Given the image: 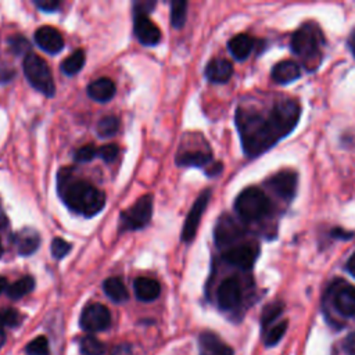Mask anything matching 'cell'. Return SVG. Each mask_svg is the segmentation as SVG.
Instances as JSON below:
<instances>
[{
  "label": "cell",
  "instance_id": "cell-26",
  "mask_svg": "<svg viewBox=\"0 0 355 355\" xmlns=\"http://www.w3.org/2000/svg\"><path fill=\"white\" fill-rule=\"evenodd\" d=\"M85 61H86V57H85V51L78 49L75 50L72 54H69L62 62H61V69L65 75H75L78 73L83 65H85Z\"/></svg>",
  "mask_w": 355,
  "mask_h": 355
},
{
  "label": "cell",
  "instance_id": "cell-36",
  "mask_svg": "<svg viewBox=\"0 0 355 355\" xmlns=\"http://www.w3.org/2000/svg\"><path fill=\"white\" fill-rule=\"evenodd\" d=\"M72 245L65 241L64 239L61 237H55L53 241H51V254L55 259H61L64 258L69 251H71Z\"/></svg>",
  "mask_w": 355,
  "mask_h": 355
},
{
  "label": "cell",
  "instance_id": "cell-29",
  "mask_svg": "<svg viewBox=\"0 0 355 355\" xmlns=\"http://www.w3.org/2000/svg\"><path fill=\"white\" fill-rule=\"evenodd\" d=\"M96 130L100 137H111L119 130V119L114 115L104 116L98 121Z\"/></svg>",
  "mask_w": 355,
  "mask_h": 355
},
{
  "label": "cell",
  "instance_id": "cell-15",
  "mask_svg": "<svg viewBox=\"0 0 355 355\" xmlns=\"http://www.w3.org/2000/svg\"><path fill=\"white\" fill-rule=\"evenodd\" d=\"M36 44L49 54H57L64 49L62 35L53 26H40L35 32Z\"/></svg>",
  "mask_w": 355,
  "mask_h": 355
},
{
  "label": "cell",
  "instance_id": "cell-38",
  "mask_svg": "<svg viewBox=\"0 0 355 355\" xmlns=\"http://www.w3.org/2000/svg\"><path fill=\"white\" fill-rule=\"evenodd\" d=\"M33 3L37 8H40L44 12H53L60 7V1L57 0H35Z\"/></svg>",
  "mask_w": 355,
  "mask_h": 355
},
{
  "label": "cell",
  "instance_id": "cell-6",
  "mask_svg": "<svg viewBox=\"0 0 355 355\" xmlns=\"http://www.w3.org/2000/svg\"><path fill=\"white\" fill-rule=\"evenodd\" d=\"M153 196H141L130 208L121 214V232L146 227L153 216Z\"/></svg>",
  "mask_w": 355,
  "mask_h": 355
},
{
  "label": "cell",
  "instance_id": "cell-47",
  "mask_svg": "<svg viewBox=\"0 0 355 355\" xmlns=\"http://www.w3.org/2000/svg\"><path fill=\"white\" fill-rule=\"evenodd\" d=\"M1 254H3V245H1V240H0V257H1Z\"/></svg>",
  "mask_w": 355,
  "mask_h": 355
},
{
  "label": "cell",
  "instance_id": "cell-17",
  "mask_svg": "<svg viewBox=\"0 0 355 355\" xmlns=\"http://www.w3.org/2000/svg\"><path fill=\"white\" fill-rule=\"evenodd\" d=\"M233 75V65L225 58H214L205 67V76L212 83H225Z\"/></svg>",
  "mask_w": 355,
  "mask_h": 355
},
{
  "label": "cell",
  "instance_id": "cell-30",
  "mask_svg": "<svg viewBox=\"0 0 355 355\" xmlns=\"http://www.w3.org/2000/svg\"><path fill=\"white\" fill-rule=\"evenodd\" d=\"M287 330V320H282L279 323H276L272 327H268L266 333H265V344L268 347H272L275 344H277L280 341V338L284 336Z\"/></svg>",
  "mask_w": 355,
  "mask_h": 355
},
{
  "label": "cell",
  "instance_id": "cell-40",
  "mask_svg": "<svg viewBox=\"0 0 355 355\" xmlns=\"http://www.w3.org/2000/svg\"><path fill=\"white\" fill-rule=\"evenodd\" d=\"M343 347H344V351H345L347 355H355V331L349 333V334L344 338Z\"/></svg>",
  "mask_w": 355,
  "mask_h": 355
},
{
  "label": "cell",
  "instance_id": "cell-28",
  "mask_svg": "<svg viewBox=\"0 0 355 355\" xmlns=\"http://www.w3.org/2000/svg\"><path fill=\"white\" fill-rule=\"evenodd\" d=\"M80 352L83 355H104L105 345L94 336H86L79 343Z\"/></svg>",
  "mask_w": 355,
  "mask_h": 355
},
{
  "label": "cell",
  "instance_id": "cell-21",
  "mask_svg": "<svg viewBox=\"0 0 355 355\" xmlns=\"http://www.w3.org/2000/svg\"><path fill=\"white\" fill-rule=\"evenodd\" d=\"M133 290L136 294V298L143 302H150L158 298L161 293V286L157 280L150 277H137L133 283Z\"/></svg>",
  "mask_w": 355,
  "mask_h": 355
},
{
  "label": "cell",
  "instance_id": "cell-45",
  "mask_svg": "<svg viewBox=\"0 0 355 355\" xmlns=\"http://www.w3.org/2000/svg\"><path fill=\"white\" fill-rule=\"evenodd\" d=\"M7 287H8L7 279H6V277H3V276H0V294H1L3 291H6V290H7Z\"/></svg>",
  "mask_w": 355,
  "mask_h": 355
},
{
  "label": "cell",
  "instance_id": "cell-8",
  "mask_svg": "<svg viewBox=\"0 0 355 355\" xmlns=\"http://www.w3.org/2000/svg\"><path fill=\"white\" fill-rule=\"evenodd\" d=\"M334 309L347 318L355 316V286L344 280H336L330 287Z\"/></svg>",
  "mask_w": 355,
  "mask_h": 355
},
{
  "label": "cell",
  "instance_id": "cell-4",
  "mask_svg": "<svg viewBox=\"0 0 355 355\" xmlns=\"http://www.w3.org/2000/svg\"><path fill=\"white\" fill-rule=\"evenodd\" d=\"M272 209L266 194L258 187L244 189L234 201V211L245 222L263 219Z\"/></svg>",
  "mask_w": 355,
  "mask_h": 355
},
{
  "label": "cell",
  "instance_id": "cell-16",
  "mask_svg": "<svg viewBox=\"0 0 355 355\" xmlns=\"http://www.w3.org/2000/svg\"><path fill=\"white\" fill-rule=\"evenodd\" d=\"M14 244L19 255H31L40 245V234L32 227H24L14 234Z\"/></svg>",
  "mask_w": 355,
  "mask_h": 355
},
{
  "label": "cell",
  "instance_id": "cell-33",
  "mask_svg": "<svg viewBox=\"0 0 355 355\" xmlns=\"http://www.w3.org/2000/svg\"><path fill=\"white\" fill-rule=\"evenodd\" d=\"M21 322H22V315L17 309L7 308V309L0 311V329L3 326L15 327V326L21 324Z\"/></svg>",
  "mask_w": 355,
  "mask_h": 355
},
{
  "label": "cell",
  "instance_id": "cell-7",
  "mask_svg": "<svg viewBox=\"0 0 355 355\" xmlns=\"http://www.w3.org/2000/svg\"><path fill=\"white\" fill-rule=\"evenodd\" d=\"M244 236L243 226L230 215H222L214 229V239L219 248H229Z\"/></svg>",
  "mask_w": 355,
  "mask_h": 355
},
{
  "label": "cell",
  "instance_id": "cell-14",
  "mask_svg": "<svg viewBox=\"0 0 355 355\" xmlns=\"http://www.w3.org/2000/svg\"><path fill=\"white\" fill-rule=\"evenodd\" d=\"M133 32L143 46H155L161 40L159 28L147 15L135 17Z\"/></svg>",
  "mask_w": 355,
  "mask_h": 355
},
{
  "label": "cell",
  "instance_id": "cell-34",
  "mask_svg": "<svg viewBox=\"0 0 355 355\" xmlns=\"http://www.w3.org/2000/svg\"><path fill=\"white\" fill-rule=\"evenodd\" d=\"M96 157H98V148L94 144H85L73 153L76 162H89Z\"/></svg>",
  "mask_w": 355,
  "mask_h": 355
},
{
  "label": "cell",
  "instance_id": "cell-22",
  "mask_svg": "<svg viewBox=\"0 0 355 355\" xmlns=\"http://www.w3.org/2000/svg\"><path fill=\"white\" fill-rule=\"evenodd\" d=\"M254 44H255V40L254 37H251L250 35L247 33H239L236 36H233L229 42H227V49L230 51V54L239 60V61H243L245 60L250 53L254 49Z\"/></svg>",
  "mask_w": 355,
  "mask_h": 355
},
{
  "label": "cell",
  "instance_id": "cell-12",
  "mask_svg": "<svg viewBox=\"0 0 355 355\" xmlns=\"http://www.w3.org/2000/svg\"><path fill=\"white\" fill-rule=\"evenodd\" d=\"M298 176L291 169H283L266 180L268 187L280 198L290 201L297 191Z\"/></svg>",
  "mask_w": 355,
  "mask_h": 355
},
{
  "label": "cell",
  "instance_id": "cell-31",
  "mask_svg": "<svg viewBox=\"0 0 355 355\" xmlns=\"http://www.w3.org/2000/svg\"><path fill=\"white\" fill-rule=\"evenodd\" d=\"M25 351L28 355H50L49 341L44 336H39L26 345Z\"/></svg>",
  "mask_w": 355,
  "mask_h": 355
},
{
  "label": "cell",
  "instance_id": "cell-32",
  "mask_svg": "<svg viewBox=\"0 0 355 355\" xmlns=\"http://www.w3.org/2000/svg\"><path fill=\"white\" fill-rule=\"evenodd\" d=\"M283 311V304L282 302H272L269 305L265 306L263 312H262V327L263 330L266 327H269V324L277 319V316L282 313Z\"/></svg>",
  "mask_w": 355,
  "mask_h": 355
},
{
  "label": "cell",
  "instance_id": "cell-44",
  "mask_svg": "<svg viewBox=\"0 0 355 355\" xmlns=\"http://www.w3.org/2000/svg\"><path fill=\"white\" fill-rule=\"evenodd\" d=\"M348 47H349V50L352 51V54L355 57V29L352 31V33L348 37Z\"/></svg>",
  "mask_w": 355,
  "mask_h": 355
},
{
  "label": "cell",
  "instance_id": "cell-24",
  "mask_svg": "<svg viewBox=\"0 0 355 355\" xmlns=\"http://www.w3.org/2000/svg\"><path fill=\"white\" fill-rule=\"evenodd\" d=\"M103 290L114 302H125L129 298L128 290L119 277H108L103 283Z\"/></svg>",
  "mask_w": 355,
  "mask_h": 355
},
{
  "label": "cell",
  "instance_id": "cell-18",
  "mask_svg": "<svg viewBox=\"0 0 355 355\" xmlns=\"http://www.w3.org/2000/svg\"><path fill=\"white\" fill-rule=\"evenodd\" d=\"M198 343L202 355H233V349L211 331H202Z\"/></svg>",
  "mask_w": 355,
  "mask_h": 355
},
{
  "label": "cell",
  "instance_id": "cell-1",
  "mask_svg": "<svg viewBox=\"0 0 355 355\" xmlns=\"http://www.w3.org/2000/svg\"><path fill=\"white\" fill-rule=\"evenodd\" d=\"M300 115V104L290 98L276 101L266 111L239 107L236 126L245 155L258 157L290 135L297 126Z\"/></svg>",
  "mask_w": 355,
  "mask_h": 355
},
{
  "label": "cell",
  "instance_id": "cell-35",
  "mask_svg": "<svg viewBox=\"0 0 355 355\" xmlns=\"http://www.w3.org/2000/svg\"><path fill=\"white\" fill-rule=\"evenodd\" d=\"M8 47L10 50L15 54V55H21V54H28L29 50V42L21 36V35H14L8 37Z\"/></svg>",
  "mask_w": 355,
  "mask_h": 355
},
{
  "label": "cell",
  "instance_id": "cell-39",
  "mask_svg": "<svg viewBox=\"0 0 355 355\" xmlns=\"http://www.w3.org/2000/svg\"><path fill=\"white\" fill-rule=\"evenodd\" d=\"M155 6V1H137L133 4L135 17L136 15H147Z\"/></svg>",
  "mask_w": 355,
  "mask_h": 355
},
{
  "label": "cell",
  "instance_id": "cell-9",
  "mask_svg": "<svg viewBox=\"0 0 355 355\" xmlns=\"http://www.w3.org/2000/svg\"><path fill=\"white\" fill-rule=\"evenodd\" d=\"M259 247L257 243H237L226 248L222 258L233 266L240 269H251L258 258Z\"/></svg>",
  "mask_w": 355,
  "mask_h": 355
},
{
  "label": "cell",
  "instance_id": "cell-27",
  "mask_svg": "<svg viewBox=\"0 0 355 355\" xmlns=\"http://www.w3.org/2000/svg\"><path fill=\"white\" fill-rule=\"evenodd\" d=\"M187 3L183 0H173L171 3V25L176 29L182 28L186 22Z\"/></svg>",
  "mask_w": 355,
  "mask_h": 355
},
{
  "label": "cell",
  "instance_id": "cell-46",
  "mask_svg": "<svg viewBox=\"0 0 355 355\" xmlns=\"http://www.w3.org/2000/svg\"><path fill=\"white\" fill-rule=\"evenodd\" d=\"M4 343H6V333L3 329H0V348L4 345Z\"/></svg>",
  "mask_w": 355,
  "mask_h": 355
},
{
  "label": "cell",
  "instance_id": "cell-41",
  "mask_svg": "<svg viewBox=\"0 0 355 355\" xmlns=\"http://www.w3.org/2000/svg\"><path fill=\"white\" fill-rule=\"evenodd\" d=\"M12 76H14V71L7 69V68L0 69V83H6V82L11 80Z\"/></svg>",
  "mask_w": 355,
  "mask_h": 355
},
{
  "label": "cell",
  "instance_id": "cell-37",
  "mask_svg": "<svg viewBox=\"0 0 355 355\" xmlns=\"http://www.w3.org/2000/svg\"><path fill=\"white\" fill-rule=\"evenodd\" d=\"M119 153V148L116 144H104L101 147H98V157L104 161V162H112L116 159Z\"/></svg>",
  "mask_w": 355,
  "mask_h": 355
},
{
  "label": "cell",
  "instance_id": "cell-20",
  "mask_svg": "<svg viewBox=\"0 0 355 355\" xmlns=\"http://www.w3.org/2000/svg\"><path fill=\"white\" fill-rule=\"evenodd\" d=\"M115 83L110 78H98L87 86V94L92 100L105 103L115 96Z\"/></svg>",
  "mask_w": 355,
  "mask_h": 355
},
{
  "label": "cell",
  "instance_id": "cell-13",
  "mask_svg": "<svg viewBox=\"0 0 355 355\" xmlns=\"http://www.w3.org/2000/svg\"><path fill=\"white\" fill-rule=\"evenodd\" d=\"M241 284L236 277L225 279L216 291L218 306L222 311H232L237 308L241 302Z\"/></svg>",
  "mask_w": 355,
  "mask_h": 355
},
{
  "label": "cell",
  "instance_id": "cell-11",
  "mask_svg": "<svg viewBox=\"0 0 355 355\" xmlns=\"http://www.w3.org/2000/svg\"><path fill=\"white\" fill-rule=\"evenodd\" d=\"M209 198H211V190L207 189L194 201L191 209L189 211V214L186 216V220H184V225H183V229H182V236H180L182 241L190 243L196 237L201 216H202V214H204V211H205V208L209 202Z\"/></svg>",
  "mask_w": 355,
  "mask_h": 355
},
{
  "label": "cell",
  "instance_id": "cell-23",
  "mask_svg": "<svg viewBox=\"0 0 355 355\" xmlns=\"http://www.w3.org/2000/svg\"><path fill=\"white\" fill-rule=\"evenodd\" d=\"M212 155L209 151L204 150H189V151H182L176 157V164L179 166H205L211 162Z\"/></svg>",
  "mask_w": 355,
  "mask_h": 355
},
{
  "label": "cell",
  "instance_id": "cell-25",
  "mask_svg": "<svg viewBox=\"0 0 355 355\" xmlns=\"http://www.w3.org/2000/svg\"><path fill=\"white\" fill-rule=\"evenodd\" d=\"M35 288V280L32 276H24L7 287V295L11 300H19L29 294Z\"/></svg>",
  "mask_w": 355,
  "mask_h": 355
},
{
  "label": "cell",
  "instance_id": "cell-19",
  "mask_svg": "<svg viewBox=\"0 0 355 355\" xmlns=\"http://www.w3.org/2000/svg\"><path fill=\"white\" fill-rule=\"evenodd\" d=\"M272 79L279 85H287L290 82H294L301 75V68L295 61L291 60H283L273 65L272 68Z\"/></svg>",
  "mask_w": 355,
  "mask_h": 355
},
{
  "label": "cell",
  "instance_id": "cell-3",
  "mask_svg": "<svg viewBox=\"0 0 355 355\" xmlns=\"http://www.w3.org/2000/svg\"><path fill=\"white\" fill-rule=\"evenodd\" d=\"M291 51L301 60L308 71H313L322 62L324 36L316 22L302 24L291 36Z\"/></svg>",
  "mask_w": 355,
  "mask_h": 355
},
{
  "label": "cell",
  "instance_id": "cell-2",
  "mask_svg": "<svg viewBox=\"0 0 355 355\" xmlns=\"http://www.w3.org/2000/svg\"><path fill=\"white\" fill-rule=\"evenodd\" d=\"M72 168H62L57 175V189L62 202L75 214L92 218L105 205V194L86 180L75 179Z\"/></svg>",
  "mask_w": 355,
  "mask_h": 355
},
{
  "label": "cell",
  "instance_id": "cell-43",
  "mask_svg": "<svg viewBox=\"0 0 355 355\" xmlns=\"http://www.w3.org/2000/svg\"><path fill=\"white\" fill-rule=\"evenodd\" d=\"M220 171H222V164H220V162H216V164H214L209 169H207V175H208V176H215V175H218Z\"/></svg>",
  "mask_w": 355,
  "mask_h": 355
},
{
  "label": "cell",
  "instance_id": "cell-10",
  "mask_svg": "<svg viewBox=\"0 0 355 355\" xmlns=\"http://www.w3.org/2000/svg\"><path fill=\"white\" fill-rule=\"evenodd\" d=\"M79 324L85 331L90 333L105 330L111 324L110 309L98 302L90 304L82 311Z\"/></svg>",
  "mask_w": 355,
  "mask_h": 355
},
{
  "label": "cell",
  "instance_id": "cell-42",
  "mask_svg": "<svg viewBox=\"0 0 355 355\" xmlns=\"http://www.w3.org/2000/svg\"><path fill=\"white\" fill-rule=\"evenodd\" d=\"M345 269H347V272H348L351 276L355 277V252H354V254L349 257V259L347 261Z\"/></svg>",
  "mask_w": 355,
  "mask_h": 355
},
{
  "label": "cell",
  "instance_id": "cell-5",
  "mask_svg": "<svg viewBox=\"0 0 355 355\" xmlns=\"http://www.w3.org/2000/svg\"><path fill=\"white\" fill-rule=\"evenodd\" d=\"M24 73L32 87L43 93L46 97H53L55 85L47 62L37 54L29 53L24 58Z\"/></svg>",
  "mask_w": 355,
  "mask_h": 355
}]
</instances>
